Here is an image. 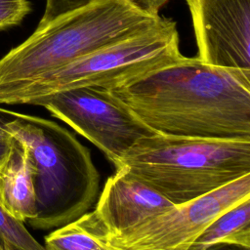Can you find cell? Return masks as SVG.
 <instances>
[{
  "label": "cell",
  "instance_id": "cell-14",
  "mask_svg": "<svg viewBox=\"0 0 250 250\" xmlns=\"http://www.w3.org/2000/svg\"><path fill=\"white\" fill-rule=\"evenodd\" d=\"M30 11L29 0H0V31L20 24Z\"/></svg>",
  "mask_w": 250,
  "mask_h": 250
},
{
  "label": "cell",
  "instance_id": "cell-3",
  "mask_svg": "<svg viewBox=\"0 0 250 250\" xmlns=\"http://www.w3.org/2000/svg\"><path fill=\"white\" fill-rule=\"evenodd\" d=\"M120 167L178 205L250 174V138L156 133L138 140Z\"/></svg>",
  "mask_w": 250,
  "mask_h": 250
},
{
  "label": "cell",
  "instance_id": "cell-19",
  "mask_svg": "<svg viewBox=\"0 0 250 250\" xmlns=\"http://www.w3.org/2000/svg\"><path fill=\"white\" fill-rule=\"evenodd\" d=\"M238 250H250V249H241V248H239Z\"/></svg>",
  "mask_w": 250,
  "mask_h": 250
},
{
  "label": "cell",
  "instance_id": "cell-16",
  "mask_svg": "<svg viewBox=\"0 0 250 250\" xmlns=\"http://www.w3.org/2000/svg\"><path fill=\"white\" fill-rule=\"evenodd\" d=\"M14 112L15 111L0 107V143L9 142L12 138V134L9 132L7 124L13 118Z\"/></svg>",
  "mask_w": 250,
  "mask_h": 250
},
{
  "label": "cell",
  "instance_id": "cell-8",
  "mask_svg": "<svg viewBox=\"0 0 250 250\" xmlns=\"http://www.w3.org/2000/svg\"><path fill=\"white\" fill-rule=\"evenodd\" d=\"M198 59L250 73V0H186Z\"/></svg>",
  "mask_w": 250,
  "mask_h": 250
},
{
  "label": "cell",
  "instance_id": "cell-10",
  "mask_svg": "<svg viewBox=\"0 0 250 250\" xmlns=\"http://www.w3.org/2000/svg\"><path fill=\"white\" fill-rule=\"evenodd\" d=\"M0 206L23 223L36 216L33 162L26 145L14 136L0 161Z\"/></svg>",
  "mask_w": 250,
  "mask_h": 250
},
{
  "label": "cell",
  "instance_id": "cell-15",
  "mask_svg": "<svg viewBox=\"0 0 250 250\" xmlns=\"http://www.w3.org/2000/svg\"><path fill=\"white\" fill-rule=\"evenodd\" d=\"M92 0H46L45 11L37 26L45 25L68 12L87 5Z\"/></svg>",
  "mask_w": 250,
  "mask_h": 250
},
{
  "label": "cell",
  "instance_id": "cell-6",
  "mask_svg": "<svg viewBox=\"0 0 250 250\" xmlns=\"http://www.w3.org/2000/svg\"><path fill=\"white\" fill-rule=\"evenodd\" d=\"M36 105L45 107L54 117L89 140L115 169L138 140L156 134L109 90L101 87L59 92Z\"/></svg>",
  "mask_w": 250,
  "mask_h": 250
},
{
  "label": "cell",
  "instance_id": "cell-11",
  "mask_svg": "<svg viewBox=\"0 0 250 250\" xmlns=\"http://www.w3.org/2000/svg\"><path fill=\"white\" fill-rule=\"evenodd\" d=\"M110 233L96 210L59 227L45 236L46 250H118L109 244Z\"/></svg>",
  "mask_w": 250,
  "mask_h": 250
},
{
  "label": "cell",
  "instance_id": "cell-2",
  "mask_svg": "<svg viewBox=\"0 0 250 250\" xmlns=\"http://www.w3.org/2000/svg\"><path fill=\"white\" fill-rule=\"evenodd\" d=\"M133 0H92L37 26L0 59V104L34 80L162 21Z\"/></svg>",
  "mask_w": 250,
  "mask_h": 250
},
{
  "label": "cell",
  "instance_id": "cell-18",
  "mask_svg": "<svg viewBox=\"0 0 250 250\" xmlns=\"http://www.w3.org/2000/svg\"><path fill=\"white\" fill-rule=\"evenodd\" d=\"M12 137H13V136H12ZM11 139H12V138H11ZM9 143H10V141H9V142H6V143H0V161H1V159L3 158V156L5 155V153H6L7 149H8Z\"/></svg>",
  "mask_w": 250,
  "mask_h": 250
},
{
  "label": "cell",
  "instance_id": "cell-1",
  "mask_svg": "<svg viewBox=\"0 0 250 250\" xmlns=\"http://www.w3.org/2000/svg\"><path fill=\"white\" fill-rule=\"evenodd\" d=\"M109 92L157 134L250 138V73L183 56Z\"/></svg>",
  "mask_w": 250,
  "mask_h": 250
},
{
  "label": "cell",
  "instance_id": "cell-5",
  "mask_svg": "<svg viewBox=\"0 0 250 250\" xmlns=\"http://www.w3.org/2000/svg\"><path fill=\"white\" fill-rule=\"evenodd\" d=\"M176 21L163 18L153 27L92 52L22 87L5 104L36 105L59 92L101 87L107 90L183 57Z\"/></svg>",
  "mask_w": 250,
  "mask_h": 250
},
{
  "label": "cell",
  "instance_id": "cell-12",
  "mask_svg": "<svg viewBox=\"0 0 250 250\" xmlns=\"http://www.w3.org/2000/svg\"><path fill=\"white\" fill-rule=\"evenodd\" d=\"M219 245L250 249V197L217 217L188 250H210Z\"/></svg>",
  "mask_w": 250,
  "mask_h": 250
},
{
  "label": "cell",
  "instance_id": "cell-4",
  "mask_svg": "<svg viewBox=\"0 0 250 250\" xmlns=\"http://www.w3.org/2000/svg\"><path fill=\"white\" fill-rule=\"evenodd\" d=\"M7 128L29 149L34 167L36 229L66 225L94 205L100 174L90 150L68 130L38 116L14 112Z\"/></svg>",
  "mask_w": 250,
  "mask_h": 250
},
{
  "label": "cell",
  "instance_id": "cell-13",
  "mask_svg": "<svg viewBox=\"0 0 250 250\" xmlns=\"http://www.w3.org/2000/svg\"><path fill=\"white\" fill-rule=\"evenodd\" d=\"M0 246L3 250H46L26 229L23 222L0 206Z\"/></svg>",
  "mask_w": 250,
  "mask_h": 250
},
{
  "label": "cell",
  "instance_id": "cell-7",
  "mask_svg": "<svg viewBox=\"0 0 250 250\" xmlns=\"http://www.w3.org/2000/svg\"><path fill=\"white\" fill-rule=\"evenodd\" d=\"M250 197V174L109 237L118 250H188L220 215Z\"/></svg>",
  "mask_w": 250,
  "mask_h": 250
},
{
  "label": "cell",
  "instance_id": "cell-17",
  "mask_svg": "<svg viewBox=\"0 0 250 250\" xmlns=\"http://www.w3.org/2000/svg\"><path fill=\"white\" fill-rule=\"evenodd\" d=\"M140 7L152 15H158L160 9L170 0H133Z\"/></svg>",
  "mask_w": 250,
  "mask_h": 250
},
{
  "label": "cell",
  "instance_id": "cell-9",
  "mask_svg": "<svg viewBox=\"0 0 250 250\" xmlns=\"http://www.w3.org/2000/svg\"><path fill=\"white\" fill-rule=\"evenodd\" d=\"M174 205L132 176L125 167H120L106 180L95 210L111 237L169 210Z\"/></svg>",
  "mask_w": 250,
  "mask_h": 250
},
{
  "label": "cell",
  "instance_id": "cell-20",
  "mask_svg": "<svg viewBox=\"0 0 250 250\" xmlns=\"http://www.w3.org/2000/svg\"><path fill=\"white\" fill-rule=\"evenodd\" d=\"M0 250H3V249H2V248H1V246H0Z\"/></svg>",
  "mask_w": 250,
  "mask_h": 250
}]
</instances>
